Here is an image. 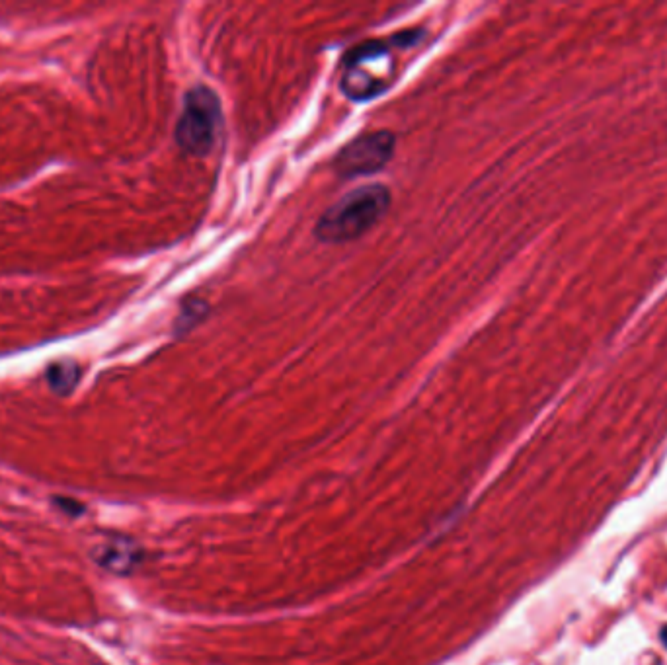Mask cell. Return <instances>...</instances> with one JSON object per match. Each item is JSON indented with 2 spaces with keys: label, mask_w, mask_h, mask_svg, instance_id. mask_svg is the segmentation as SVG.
Instances as JSON below:
<instances>
[{
  "label": "cell",
  "mask_w": 667,
  "mask_h": 665,
  "mask_svg": "<svg viewBox=\"0 0 667 665\" xmlns=\"http://www.w3.org/2000/svg\"><path fill=\"white\" fill-rule=\"evenodd\" d=\"M391 192L385 186H365L334 203L316 223L322 242L340 244L369 233L389 211Z\"/></svg>",
  "instance_id": "obj_1"
},
{
  "label": "cell",
  "mask_w": 667,
  "mask_h": 665,
  "mask_svg": "<svg viewBox=\"0 0 667 665\" xmlns=\"http://www.w3.org/2000/svg\"><path fill=\"white\" fill-rule=\"evenodd\" d=\"M221 123L223 112L217 94L207 86H196L186 94L184 112L176 127V141L182 151L205 157L217 141Z\"/></svg>",
  "instance_id": "obj_2"
},
{
  "label": "cell",
  "mask_w": 667,
  "mask_h": 665,
  "mask_svg": "<svg viewBox=\"0 0 667 665\" xmlns=\"http://www.w3.org/2000/svg\"><path fill=\"white\" fill-rule=\"evenodd\" d=\"M135 558H137V552L127 543H110L98 552V560L114 572H123L131 568Z\"/></svg>",
  "instance_id": "obj_5"
},
{
  "label": "cell",
  "mask_w": 667,
  "mask_h": 665,
  "mask_svg": "<svg viewBox=\"0 0 667 665\" xmlns=\"http://www.w3.org/2000/svg\"><path fill=\"white\" fill-rule=\"evenodd\" d=\"M394 137L389 131H371L355 137L334 160V168L342 178L375 174L393 158Z\"/></svg>",
  "instance_id": "obj_3"
},
{
  "label": "cell",
  "mask_w": 667,
  "mask_h": 665,
  "mask_svg": "<svg viewBox=\"0 0 667 665\" xmlns=\"http://www.w3.org/2000/svg\"><path fill=\"white\" fill-rule=\"evenodd\" d=\"M80 367L73 361H61L49 367L47 371V381L51 389L59 394H69L79 383Z\"/></svg>",
  "instance_id": "obj_4"
}]
</instances>
